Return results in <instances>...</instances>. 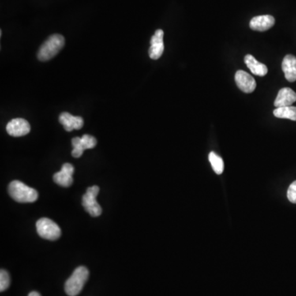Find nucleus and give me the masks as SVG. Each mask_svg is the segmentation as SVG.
Instances as JSON below:
<instances>
[{"mask_svg":"<svg viewBox=\"0 0 296 296\" xmlns=\"http://www.w3.org/2000/svg\"><path fill=\"white\" fill-rule=\"evenodd\" d=\"M65 39L61 34H54L44 42L38 51V60L42 62L50 61L65 46Z\"/></svg>","mask_w":296,"mask_h":296,"instance_id":"f257e3e1","label":"nucleus"},{"mask_svg":"<svg viewBox=\"0 0 296 296\" xmlns=\"http://www.w3.org/2000/svg\"><path fill=\"white\" fill-rule=\"evenodd\" d=\"M9 193L15 201L21 203H34L38 199L37 191L30 188L21 181H14L10 183Z\"/></svg>","mask_w":296,"mask_h":296,"instance_id":"f03ea898","label":"nucleus"},{"mask_svg":"<svg viewBox=\"0 0 296 296\" xmlns=\"http://www.w3.org/2000/svg\"><path fill=\"white\" fill-rule=\"evenodd\" d=\"M89 278V271L85 267H78L65 283V290L69 296H76L82 291Z\"/></svg>","mask_w":296,"mask_h":296,"instance_id":"7ed1b4c3","label":"nucleus"},{"mask_svg":"<svg viewBox=\"0 0 296 296\" xmlns=\"http://www.w3.org/2000/svg\"><path fill=\"white\" fill-rule=\"evenodd\" d=\"M36 230L42 238L49 241H56L61 235L60 226L49 218H43L36 222Z\"/></svg>","mask_w":296,"mask_h":296,"instance_id":"20e7f679","label":"nucleus"},{"mask_svg":"<svg viewBox=\"0 0 296 296\" xmlns=\"http://www.w3.org/2000/svg\"><path fill=\"white\" fill-rule=\"evenodd\" d=\"M99 191V187L94 185L87 189V193L83 195V207L85 208L87 212L94 218L99 216L102 213V208L96 201Z\"/></svg>","mask_w":296,"mask_h":296,"instance_id":"39448f33","label":"nucleus"},{"mask_svg":"<svg viewBox=\"0 0 296 296\" xmlns=\"http://www.w3.org/2000/svg\"><path fill=\"white\" fill-rule=\"evenodd\" d=\"M6 130L10 136L23 137L31 131V125L24 119H13L7 125Z\"/></svg>","mask_w":296,"mask_h":296,"instance_id":"423d86ee","label":"nucleus"},{"mask_svg":"<svg viewBox=\"0 0 296 296\" xmlns=\"http://www.w3.org/2000/svg\"><path fill=\"white\" fill-rule=\"evenodd\" d=\"M234 79L239 88L245 93H252L256 89L255 79L245 71H237Z\"/></svg>","mask_w":296,"mask_h":296,"instance_id":"0eeeda50","label":"nucleus"},{"mask_svg":"<svg viewBox=\"0 0 296 296\" xmlns=\"http://www.w3.org/2000/svg\"><path fill=\"white\" fill-rule=\"evenodd\" d=\"M74 172V167L73 165L65 163L63 165L61 171L57 172L54 174V181L57 185L62 187H70L73 185V174Z\"/></svg>","mask_w":296,"mask_h":296,"instance_id":"6e6552de","label":"nucleus"},{"mask_svg":"<svg viewBox=\"0 0 296 296\" xmlns=\"http://www.w3.org/2000/svg\"><path fill=\"white\" fill-rule=\"evenodd\" d=\"M164 31L158 29L151 39V46L149 49V56L151 60L156 61L161 58L164 52Z\"/></svg>","mask_w":296,"mask_h":296,"instance_id":"1a4fd4ad","label":"nucleus"},{"mask_svg":"<svg viewBox=\"0 0 296 296\" xmlns=\"http://www.w3.org/2000/svg\"><path fill=\"white\" fill-rule=\"evenodd\" d=\"M60 122L67 132H72L74 129L76 130L81 129L84 124L82 117L72 115L68 112H63L60 115Z\"/></svg>","mask_w":296,"mask_h":296,"instance_id":"9d476101","label":"nucleus"},{"mask_svg":"<svg viewBox=\"0 0 296 296\" xmlns=\"http://www.w3.org/2000/svg\"><path fill=\"white\" fill-rule=\"evenodd\" d=\"M275 24V18L271 15H262L251 19L249 27L253 31H265Z\"/></svg>","mask_w":296,"mask_h":296,"instance_id":"9b49d317","label":"nucleus"},{"mask_svg":"<svg viewBox=\"0 0 296 296\" xmlns=\"http://www.w3.org/2000/svg\"><path fill=\"white\" fill-rule=\"evenodd\" d=\"M296 102L295 91L289 87H284L280 90L278 96L275 98L274 106L277 108L290 106Z\"/></svg>","mask_w":296,"mask_h":296,"instance_id":"f8f14e48","label":"nucleus"},{"mask_svg":"<svg viewBox=\"0 0 296 296\" xmlns=\"http://www.w3.org/2000/svg\"><path fill=\"white\" fill-rule=\"evenodd\" d=\"M287 81L294 83L296 81V57L292 54L285 56L282 65Z\"/></svg>","mask_w":296,"mask_h":296,"instance_id":"ddd939ff","label":"nucleus"},{"mask_svg":"<svg viewBox=\"0 0 296 296\" xmlns=\"http://www.w3.org/2000/svg\"><path fill=\"white\" fill-rule=\"evenodd\" d=\"M245 63L247 67L250 69L251 72L259 77H264L267 75L268 69L265 65L259 62L256 58L251 54H247L245 57Z\"/></svg>","mask_w":296,"mask_h":296,"instance_id":"4468645a","label":"nucleus"},{"mask_svg":"<svg viewBox=\"0 0 296 296\" xmlns=\"http://www.w3.org/2000/svg\"><path fill=\"white\" fill-rule=\"evenodd\" d=\"M273 114L277 118L287 119L296 121V107L290 106L277 108L273 111Z\"/></svg>","mask_w":296,"mask_h":296,"instance_id":"2eb2a0df","label":"nucleus"},{"mask_svg":"<svg viewBox=\"0 0 296 296\" xmlns=\"http://www.w3.org/2000/svg\"><path fill=\"white\" fill-rule=\"evenodd\" d=\"M209 161L215 174H222L224 170V162L222 158L220 157L219 155L213 151H211L209 154Z\"/></svg>","mask_w":296,"mask_h":296,"instance_id":"dca6fc26","label":"nucleus"},{"mask_svg":"<svg viewBox=\"0 0 296 296\" xmlns=\"http://www.w3.org/2000/svg\"><path fill=\"white\" fill-rule=\"evenodd\" d=\"M96 143H97L96 139L91 135H83V137H81V145L84 151L86 149L94 148L96 146Z\"/></svg>","mask_w":296,"mask_h":296,"instance_id":"f3484780","label":"nucleus"},{"mask_svg":"<svg viewBox=\"0 0 296 296\" xmlns=\"http://www.w3.org/2000/svg\"><path fill=\"white\" fill-rule=\"evenodd\" d=\"M81 137H76L73 139L72 140V145H73V149L72 151V155L73 157L79 158L82 156L83 152H84V150H83V147L81 145Z\"/></svg>","mask_w":296,"mask_h":296,"instance_id":"a211bd4d","label":"nucleus"},{"mask_svg":"<svg viewBox=\"0 0 296 296\" xmlns=\"http://www.w3.org/2000/svg\"><path fill=\"white\" fill-rule=\"evenodd\" d=\"M10 286V275L8 271L1 270L0 271V291L6 290Z\"/></svg>","mask_w":296,"mask_h":296,"instance_id":"6ab92c4d","label":"nucleus"},{"mask_svg":"<svg viewBox=\"0 0 296 296\" xmlns=\"http://www.w3.org/2000/svg\"><path fill=\"white\" fill-rule=\"evenodd\" d=\"M287 198L289 201L296 204V181L292 183L287 191Z\"/></svg>","mask_w":296,"mask_h":296,"instance_id":"aec40b11","label":"nucleus"},{"mask_svg":"<svg viewBox=\"0 0 296 296\" xmlns=\"http://www.w3.org/2000/svg\"><path fill=\"white\" fill-rule=\"evenodd\" d=\"M28 296H41V294L36 291H32L28 294Z\"/></svg>","mask_w":296,"mask_h":296,"instance_id":"412c9836","label":"nucleus"}]
</instances>
